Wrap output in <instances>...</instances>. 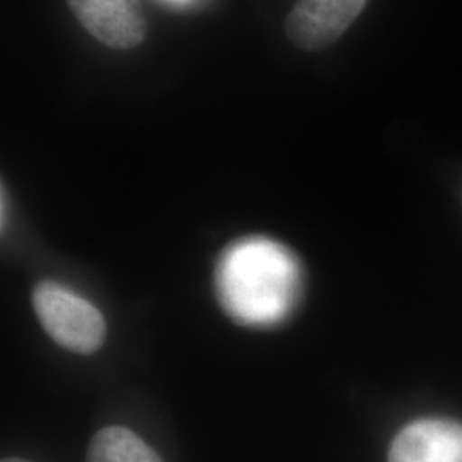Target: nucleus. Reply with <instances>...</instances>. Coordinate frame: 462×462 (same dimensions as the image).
<instances>
[{
	"label": "nucleus",
	"mask_w": 462,
	"mask_h": 462,
	"mask_svg": "<svg viewBox=\"0 0 462 462\" xmlns=\"http://www.w3.org/2000/svg\"><path fill=\"white\" fill-rule=\"evenodd\" d=\"M216 297L242 326H278L297 305L301 271L291 250L264 236L235 242L216 265Z\"/></svg>",
	"instance_id": "f257e3e1"
},
{
	"label": "nucleus",
	"mask_w": 462,
	"mask_h": 462,
	"mask_svg": "<svg viewBox=\"0 0 462 462\" xmlns=\"http://www.w3.org/2000/svg\"><path fill=\"white\" fill-rule=\"evenodd\" d=\"M33 309L50 337L72 353L91 355L105 341L106 324L98 309L59 282L36 284Z\"/></svg>",
	"instance_id": "f03ea898"
},
{
	"label": "nucleus",
	"mask_w": 462,
	"mask_h": 462,
	"mask_svg": "<svg viewBox=\"0 0 462 462\" xmlns=\"http://www.w3.org/2000/svg\"><path fill=\"white\" fill-rule=\"evenodd\" d=\"M67 5L84 30L110 49H135L146 40L141 0H67Z\"/></svg>",
	"instance_id": "7ed1b4c3"
},
{
	"label": "nucleus",
	"mask_w": 462,
	"mask_h": 462,
	"mask_svg": "<svg viewBox=\"0 0 462 462\" xmlns=\"http://www.w3.org/2000/svg\"><path fill=\"white\" fill-rule=\"evenodd\" d=\"M366 0H298L286 17V36L298 49H328L362 14Z\"/></svg>",
	"instance_id": "20e7f679"
},
{
	"label": "nucleus",
	"mask_w": 462,
	"mask_h": 462,
	"mask_svg": "<svg viewBox=\"0 0 462 462\" xmlns=\"http://www.w3.org/2000/svg\"><path fill=\"white\" fill-rule=\"evenodd\" d=\"M389 462H462V425L450 420H418L397 433Z\"/></svg>",
	"instance_id": "39448f33"
},
{
	"label": "nucleus",
	"mask_w": 462,
	"mask_h": 462,
	"mask_svg": "<svg viewBox=\"0 0 462 462\" xmlns=\"http://www.w3.org/2000/svg\"><path fill=\"white\" fill-rule=\"evenodd\" d=\"M86 462H163L151 447L131 430L108 427L93 437Z\"/></svg>",
	"instance_id": "423d86ee"
},
{
	"label": "nucleus",
	"mask_w": 462,
	"mask_h": 462,
	"mask_svg": "<svg viewBox=\"0 0 462 462\" xmlns=\"http://www.w3.org/2000/svg\"><path fill=\"white\" fill-rule=\"evenodd\" d=\"M5 226V189L2 187V228Z\"/></svg>",
	"instance_id": "0eeeda50"
},
{
	"label": "nucleus",
	"mask_w": 462,
	"mask_h": 462,
	"mask_svg": "<svg viewBox=\"0 0 462 462\" xmlns=\"http://www.w3.org/2000/svg\"><path fill=\"white\" fill-rule=\"evenodd\" d=\"M2 462H32L26 461V459H19V457H9V459H4Z\"/></svg>",
	"instance_id": "6e6552de"
},
{
	"label": "nucleus",
	"mask_w": 462,
	"mask_h": 462,
	"mask_svg": "<svg viewBox=\"0 0 462 462\" xmlns=\"http://www.w3.org/2000/svg\"><path fill=\"white\" fill-rule=\"evenodd\" d=\"M170 2H177V4H185L187 0H170Z\"/></svg>",
	"instance_id": "1a4fd4ad"
}]
</instances>
